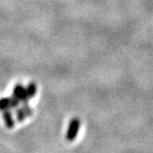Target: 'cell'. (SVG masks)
<instances>
[{
  "mask_svg": "<svg viewBox=\"0 0 153 153\" xmlns=\"http://www.w3.org/2000/svg\"><path fill=\"white\" fill-rule=\"evenodd\" d=\"M79 126H81V120L78 117H74L70 121L68 130H67L66 133V139L69 142L74 141L76 138V135H78V132L79 130Z\"/></svg>",
  "mask_w": 153,
  "mask_h": 153,
  "instance_id": "6da1fadb",
  "label": "cell"
},
{
  "mask_svg": "<svg viewBox=\"0 0 153 153\" xmlns=\"http://www.w3.org/2000/svg\"><path fill=\"white\" fill-rule=\"evenodd\" d=\"M12 109L11 108V102H10V97H3L0 99V111H6Z\"/></svg>",
  "mask_w": 153,
  "mask_h": 153,
  "instance_id": "5b68a950",
  "label": "cell"
},
{
  "mask_svg": "<svg viewBox=\"0 0 153 153\" xmlns=\"http://www.w3.org/2000/svg\"><path fill=\"white\" fill-rule=\"evenodd\" d=\"M32 114H33V109L28 105H24L22 108L16 109V118L19 122L23 121L24 119L31 116Z\"/></svg>",
  "mask_w": 153,
  "mask_h": 153,
  "instance_id": "3957f363",
  "label": "cell"
},
{
  "mask_svg": "<svg viewBox=\"0 0 153 153\" xmlns=\"http://www.w3.org/2000/svg\"><path fill=\"white\" fill-rule=\"evenodd\" d=\"M13 96L16 97V99L19 100L20 103H23V105H28L30 97L27 94L26 91V88L24 87L23 85L21 84H17L15 85L14 90H13Z\"/></svg>",
  "mask_w": 153,
  "mask_h": 153,
  "instance_id": "7a4b0ae2",
  "label": "cell"
},
{
  "mask_svg": "<svg viewBox=\"0 0 153 153\" xmlns=\"http://www.w3.org/2000/svg\"><path fill=\"white\" fill-rule=\"evenodd\" d=\"M26 91H27V94H28V97L30 99L33 97H35L36 93H37V85H36L35 82H30V84L27 85Z\"/></svg>",
  "mask_w": 153,
  "mask_h": 153,
  "instance_id": "8992f818",
  "label": "cell"
},
{
  "mask_svg": "<svg viewBox=\"0 0 153 153\" xmlns=\"http://www.w3.org/2000/svg\"><path fill=\"white\" fill-rule=\"evenodd\" d=\"M2 118H3V120H4V122H5L6 127L9 128V129H12V128L15 126L14 118H13V116H12V114H11L10 111H3Z\"/></svg>",
  "mask_w": 153,
  "mask_h": 153,
  "instance_id": "277c9868",
  "label": "cell"
}]
</instances>
